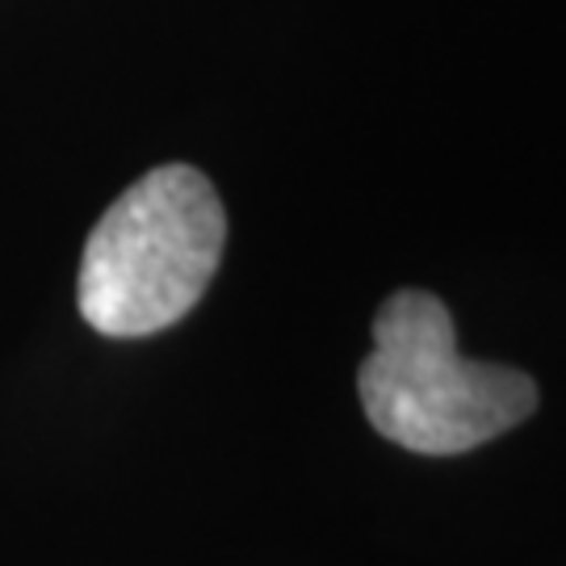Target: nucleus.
<instances>
[{"label":"nucleus","instance_id":"nucleus-1","mask_svg":"<svg viewBox=\"0 0 566 566\" xmlns=\"http://www.w3.org/2000/svg\"><path fill=\"white\" fill-rule=\"evenodd\" d=\"M227 214L198 168L160 164L105 210L84 243L81 315L102 336H151L185 319L219 269Z\"/></svg>","mask_w":566,"mask_h":566},{"label":"nucleus","instance_id":"nucleus-2","mask_svg":"<svg viewBox=\"0 0 566 566\" xmlns=\"http://www.w3.org/2000/svg\"><path fill=\"white\" fill-rule=\"evenodd\" d=\"M357 390L369 424L386 441L428 458L486 446L537 407L528 374L458 353L446 303L424 290L386 298Z\"/></svg>","mask_w":566,"mask_h":566}]
</instances>
